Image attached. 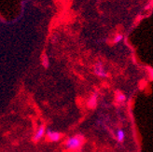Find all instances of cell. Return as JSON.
Segmentation results:
<instances>
[{"instance_id": "6da1fadb", "label": "cell", "mask_w": 153, "mask_h": 152, "mask_svg": "<svg viewBox=\"0 0 153 152\" xmlns=\"http://www.w3.org/2000/svg\"><path fill=\"white\" fill-rule=\"evenodd\" d=\"M84 141V137L80 134H76L73 135L71 137H69L66 142H65V147L68 149H71V150H76L81 147V145L83 144Z\"/></svg>"}, {"instance_id": "7a4b0ae2", "label": "cell", "mask_w": 153, "mask_h": 152, "mask_svg": "<svg viewBox=\"0 0 153 152\" xmlns=\"http://www.w3.org/2000/svg\"><path fill=\"white\" fill-rule=\"evenodd\" d=\"M94 72L99 78H106L108 77V71H106L103 63L98 62L94 66Z\"/></svg>"}, {"instance_id": "3957f363", "label": "cell", "mask_w": 153, "mask_h": 152, "mask_svg": "<svg viewBox=\"0 0 153 152\" xmlns=\"http://www.w3.org/2000/svg\"><path fill=\"white\" fill-rule=\"evenodd\" d=\"M46 133H47V138L51 142H57L61 139V137H62V134L58 132H55V131L48 130L46 132Z\"/></svg>"}, {"instance_id": "277c9868", "label": "cell", "mask_w": 153, "mask_h": 152, "mask_svg": "<svg viewBox=\"0 0 153 152\" xmlns=\"http://www.w3.org/2000/svg\"><path fill=\"white\" fill-rule=\"evenodd\" d=\"M45 133H46V129H45V127L43 125H41L39 128L37 129V131H36V134L34 136V140L35 141H39L45 135Z\"/></svg>"}, {"instance_id": "5b68a950", "label": "cell", "mask_w": 153, "mask_h": 152, "mask_svg": "<svg viewBox=\"0 0 153 152\" xmlns=\"http://www.w3.org/2000/svg\"><path fill=\"white\" fill-rule=\"evenodd\" d=\"M116 138L117 140L121 143V142H123L124 139H125V132L123 130H121V129H120V130H118L116 132Z\"/></svg>"}, {"instance_id": "8992f818", "label": "cell", "mask_w": 153, "mask_h": 152, "mask_svg": "<svg viewBox=\"0 0 153 152\" xmlns=\"http://www.w3.org/2000/svg\"><path fill=\"white\" fill-rule=\"evenodd\" d=\"M116 102L119 104V105H122L126 102V96L121 93H116Z\"/></svg>"}, {"instance_id": "52a82bcc", "label": "cell", "mask_w": 153, "mask_h": 152, "mask_svg": "<svg viewBox=\"0 0 153 152\" xmlns=\"http://www.w3.org/2000/svg\"><path fill=\"white\" fill-rule=\"evenodd\" d=\"M97 104V94L94 93L91 95V97L90 98V100H89V106L91 108H95V105Z\"/></svg>"}, {"instance_id": "ba28073f", "label": "cell", "mask_w": 153, "mask_h": 152, "mask_svg": "<svg viewBox=\"0 0 153 152\" xmlns=\"http://www.w3.org/2000/svg\"><path fill=\"white\" fill-rule=\"evenodd\" d=\"M123 39H124L123 35H121V34H117L116 36H114V39H113V42H114V44H118V43H120L122 40H123Z\"/></svg>"}, {"instance_id": "9c48e42d", "label": "cell", "mask_w": 153, "mask_h": 152, "mask_svg": "<svg viewBox=\"0 0 153 152\" xmlns=\"http://www.w3.org/2000/svg\"><path fill=\"white\" fill-rule=\"evenodd\" d=\"M43 65H44L45 67L49 66V61H48V58L46 56H43Z\"/></svg>"}]
</instances>
